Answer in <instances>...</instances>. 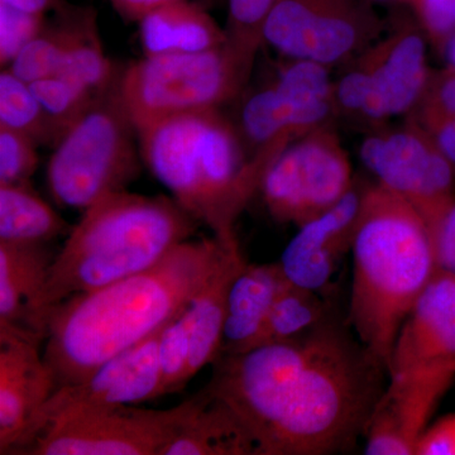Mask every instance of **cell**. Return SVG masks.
Here are the masks:
<instances>
[{
    "instance_id": "6da1fadb",
    "label": "cell",
    "mask_w": 455,
    "mask_h": 455,
    "mask_svg": "<svg viewBox=\"0 0 455 455\" xmlns=\"http://www.w3.org/2000/svg\"><path fill=\"white\" fill-rule=\"evenodd\" d=\"M206 390L250 433L257 455H329L363 438L387 368L331 314L283 343L220 355Z\"/></svg>"
},
{
    "instance_id": "7a4b0ae2",
    "label": "cell",
    "mask_w": 455,
    "mask_h": 455,
    "mask_svg": "<svg viewBox=\"0 0 455 455\" xmlns=\"http://www.w3.org/2000/svg\"><path fill=\"white\" fill-rule=\"evenodd\" d=\"M228 245L214 235L188 239L140 274L56 305L44 355L56 388L84 381L180 315L218 267Z\"/></svg>"
},
{
    "instance_id": "3957f363",
    "label": "cell",
    "mask_w": 455,
    "mask_h": 455,
    "mask_svg": "<svg viewBox=\"0 0 455 455\" xmlns=\"http://www.w3.org/2000/svg\"><path fill=\"white\" fill-rule=\"evenodd\" d=\"M350 253L347 323L388 372L398 331L439 269L433 235L405 200L368 185Z\"/></svg>"
},
{
    "instance_id": "277c9868",
    "label": "cell",
    "mask_w": 455,
    "mask_h": 455,
    "mask_svg": "<svg viewBox=\"0 0 455 455\" xmlns=\"http://www.w3.org/2000/svg\"><path fill=\"white\" fill-rule=\"evenodd\" d=\"M137 133L143 164L173 199L221 243H236V220L269 164L250 155L235 123L212 109L164 119Z\"/></svg>"
},
{
    "instance_id": "5b68a950",
    "label": "cell",
    "mask_w": 455,
    "mask_h": 455,
    "mask_svg": "<svg viewBox=\"0 0 455 455\" xmlns=\"http://www.w3.org/2000/svg\"><path fill=\"white\" fill-rule=\"evenodd\" d=\"M196 221L173 197L122 190L92 204L51 265L40 307L46 334L56 305L152 267L190 239Z\"/></svg>"
},
{
    "instance_id": "8992f818",
    "label": "cell",
    "mask_w": 455,
    "mask_h": 455,
    "mask_svg": "<svg viewBox=\"0 0 455 455\" xmlns=\"http://www.w3.org/2000/svg\"><path fill=\"white\" fill-rule=\"evenodd\" d=\"M122 68L52 147L47 184L53 199L68 208L85 211L139 178L143 160L136 125L122 98Z\"/></svg>"
},
{
    "instance_id": "52a82bcc",
    "label": "cell",
    "mask_w": 455,
    "mask_h": 455,
    "mask_svg": "<svg viewBox=\"0 0 455 455\" xmlns=\"http://www.w3.org/2000/svg\"><path fill=\"white\" fill-rule=\"evenodd\" d=\"M253 68L228 47L145 56L121 74L124 106L137 131L184 114L220 109L247 89Z\"/></svg>"
},
{
    "instance_id": "ba28073f",
    "label": "cell",
    "mask_w": 455,
    "mask_h": 455,
    "mask_svg": "<svg viewBox=\"0 0 455 455\" xmlns=\"http://www.w3.org/2000/svg\"><path fill=\"white\" fill-rule=\"evenodd\" d=\"M132 405L66 407L33 425L13 454L161 455L185 414Z\"/></svg>"
},
{
    "instance_id": "9c48e42d",
    "label": "cell",
    "mask_w": 455,
    "mask_h": 455,
    "mask_svg": "<svg viewBox=\"0 0 455 455\" xmlns=\"http://www.w3.org/2000/svg\"><path fill=\"white\" fill-rule=\"evenodd\" d=\"M421 29L397 27L353 59L334 82L335 112L372 124L411 114L431 74Z\"/></svg>"
},
{
    "instance_id": "30bf717a",
    "label": "cell",
    "mask_w": 455,
    "mask_h": 455,
    "mask_svg": "<svg viewBox=\"0 0 455 455\" xmlns=\"http://www.w3.org/2000/svg\"><path fill=\"white\" fill-rule=\"evenodd\" d=\"M355 181L348 152L326 124L284 147L259 191L275 220L299 228L333 208Z\"/></svg>"
},
{
    "instance_id": "8fae6325",
    "label": "cell",
    "mask_w": 455,
    "mask_h": 455,
    "mask_svg": "<svg viewBox=\"0 0 455 455\" xmlns=\"http://www.w3.org/2000/svg\"><path fill=\"white\" fill-rule=\"evenodd\" d=\"M382 32L370 0H276L263 38L286 59L331 68L363 52Z\"/></svg>"
},
{
    "instance_id": "7c38bea8",
    "label": "cell",
    "mask_w": 455,
    "mask_h": 455,
    "mask_svg": "<svg viewBox=\"0 0 455 455\" xmlns=\"http://www.w3.org/2000/svg\"><path fill=\"white\" fill-rule=\"evenodd\" d=\"M359 157L377 185L421 215L434 238L455 205V172L427 132L412 121L374 132L362 142Z\"/></svg>"
},
{
    "instance_id": "4fadbf2b",
    "label": "cell",
    "mask_w": 455,
    "mask_h": 455,
    "mask_svg": "<svg viewBox=\"0 0 455 455\" xmlns=\"http://www.w3.org/2000/svg\"><path fill=\"white\" fill-rule=\"evenodd\" d=\"M388 379L427 386L444 397L455 379V276L438 269L398 331Z\"/></svg>"
},
{
    "instance_id": "5bb4252c",
    "label": "cell",
    "mask_w": 455,
    "mask_h": 455,
    "mask_svg": "<svg viewBox=\"0 0 455 455\" xmlns=\"http://www.w3.org/2000/svg\"><path fill=\"white\" fill-rule=\"evenodd\" d=\"M44 338L18 326L0 325V454H13L32 421L56 390L41 355Z\"/></svg>"
},
{
    "instance_id": "9a60e30c",
    "label": "cell",
    "mask_w": 455,
    "mask_h": 455,
    "mask_svg": "<svg viewBox=\"0 0 455 455\" xmlns=\"http://www.w3.org/2000/svg\"><path fill=\"white\" fill-rule=\"evenodd\" d=\"M163 329L110 359L84 381L56 388L29 429L42 419L66 407L136 405L164 396L163 374L158 362V343Z\"/></svg>"
},
{
    "instance_id": "2e32d148",
    "label": "cell",
    "mask_w": 455,
    "mask_h": 455,
    "mask_svg": "<svg viewBox=\"0 0 455 455\" xmlns=\"http://www.w3.org/2000/svg\"><path fill=\"white\" fill-rule=\"evenodd\" d=\"M367 188L355 181L333 208L299 227L280 260L287 280L320 293L331 284L341 260L352 252Z\"/></svg>"
},
{
    "instance_id": "e0dca14e",
    "label": "cell",
    "mask_w": 455,
    "mask_h": 455,
    "mask_svg": "<svg viewBox=\"0 0 455 455\" xmlns=\"http://www.w3.org/2000/svg\"><path fill=\"white\" fill-rule=\"evenodd\" d=\"M442 398L419 383L388 379L364 431V454L415 455Z\"/></svg>"
},
{
    "instance_id": "ac0fdd59",
    "label": "cell",
    "mask_w": 455,
    "mask_h": 455,
    "mask_svg": "<svg viewBox=\"0 0 455 455\" xmlns=\"http://www.w3.org/2000/svg\"><path fill=\"white\" fill-rule=\"evenodd\" d=\"M53 259L46 243L0 241V325L27 329L46 339L40 307Z\"/></svg>"
},
{
    "instance_id": "d6986e66",
    "label": "cell",
    "mask_w": 455,
    "mask_h": 455,
    "mask_svg": "<svg viewBox=\"0 0 455 455\" xmlns=\"http://www.w3.org/2000/svg\"><path fill=\"white\" fill-rule=\"evenodd\" d=\"M185 405L178 430L161 455H257L250 433L220 398L204 388Z\"/></svg>"
},
{
    "instance_id": "ffe728a7",
    "label": "cell",
    "mask_w": 455,
    "mask_h": 455,
    "mask_svg": "<svg viewBox=\"0 0 455 455\" xmlns=\"http://www.w3.org/2000/svg\"><path fill=\"white\" fill-rule=\"evenodd\" d=\"M280 262L245 265L228 296L226 326L220 355L256 348L269 310L286 283Z\"/></svg>"
},
{
    "instance_id": "44dd1931",
    "label": "cell",
    "mask_w": 455,
    "mask_h": 455,
    "mask_svg": "<svg viewBox=\"0 0 455 455\" xmlns=\"http://www.w3.org/2000/svg\"><path fill=\"white\" fill-rule=\"evenodd\" d=\"M139 25L145 56L204 52L227 42L224 27L193 0H179L156 9Z\"/></svg>"
},
{
    "instance_id": "7402d4cb",
    "label": "cell",
    "mask_w": 455,
    "mask_h": 455,
    "mask_svg": "<svg viewBox=\"0 0 455 455\" xmlns=\"http://www.w3.org/2000/svg\"><path fill=\"white\" fill-rule=\"evenodd\" d=\"M247 260L239 243L228 245L220 265L188 305L191 316L190 376L193 379L220 355L226 326L228 296Z\"/></svg>"
},
{
    "instance_id": "603a6c76",
    "label": "cell",
    "mask_w": 455,
    "mask_h": 455,
    "mask_svg": "<svg viewBox=\"0 0 455 455\" xmlns=\"http://www.w3.org/2000/svg\"><path fill=\"white\" fill-rule=\"evenodd\" d=\"M329 70L309 60L289 59L274 79L299 137L328 124L335 113L334 82Z\"/></svg>"
},
{
    "instance_id": "cb8c5ba5",
    "label": "cell",
    "mask_w": 455,
    "mask_h": 455,
    "mask_svg": "<svg viewBox=\"0 0 455 455\" xmlns=\"http://www.w3.org/2000/svg\"><path fill=\"white\" fill-rule=\"evenodd\" d=\"M94 9L62 3L41 32L20 51L8 68L27 83L40 82L59 73L84 23Z\"/></svg>"
},
{
    "instance_id": "d4e9b609",
    "label": "cell",
    "mask_w": 455,
    "mask_h": 455,
    "mask_svg": "<svg viewBox=\"0 0 455 455\" xmlns=\"http://www.w3.org/2000/svg\"><path fill=\"white\" fill-rule=\"evenodd\" d=\"M71 229L29 182L0 184V241L47 243Z\"/></svg>"
},
{
    "instance_id": "484cf974",
    "label": "cell",
    "mask_w": 455,
    "mask_h": 455,
    "mask_svg": "<svg viewBox=\"0 0 455 455\" xmlns=\"http://www.w3.org/2000/svg\"><path fill=\"white\" fill-rule=\"evenodd\" d=\"M0 127L28 137L38 147L55 146L62 134L31 84L8 68L0 73Z\"/></svg>"
},
{
    "instance_id": "4316f807",
    "label": "cell",
    "mask_w": 455,
    "mask_h": 455,
    "mask_svg": "<svg viewBox=\"0 0 455 455\" xmlns=\"http://www.w3.org/2000/svg\"><path fill=\"white\" fill-rule=\"evenodd\" d=\"M320 292L286 280L269 310L256 348L300 337L331 315Z\"/></svg>"
},
{
    "instance_id": "83f0119b",
    "label": "cell",
    "mask_w": 455,
    "mask_h": 455,
    "mask_svg": "<svg viewBox=\"0 0 455 455\" xmlns=\"http://www.w3.org/2000/svg\"><path fill=\"white\" fill-rule=\"evenodd\" d=\"M276 0H228V47L245 65L254 68L257 53L265 44L263 31Z\"/></svg>"
},
{
    "instance_id": "f1b7e54d",
    "label": "cell",
    "mask_w": 455,
    "mask_h": 455,
    "mask_svg": "<svg viewBox=\"0 0 455 455\" xmlns=\"http://www.w3.org/2000/svg\"><path fill=\"white\" fill-rule=\"evenodd\" d=\"M191 316L188 307L167 323L158 343V362L164 395L184 388L190 381Z\"/></svg>"
},
{
    "instance_id": "f546056e",
    "label": "cell",
    "mask_w": 455,
    "mask_h": 455,
    "mask_svg": "<svg viewBox=\"0 0 455 455\" xmlns=\"http://www.w3.org/2000/svg\"><path fill=\"white\" fill-rule=\"evenodd\" d=\"M31 86L47 112L61 128L62 133L85 110L98 92H89L56 75L31 83Z\"/></svg>"
},
{
    "instance_id": "4dcf8cb0",
    "label": "cell",
    "mask_w": 455,
    "mask_h": 455,
    "mask_svg": "<svg viewBox=\"0 0 455 455\" xmlns=\"http://www.w3.org/2000/svg\"><path fill=\"white\" fill-rule=\"evenodd\" d=\"M46 20L44 14L29 13L0 2V64L3 68H8L41 32Z\"/></svg>"
},
{
    "instance_id": "1f68e13d",
    "label": "cell",
    "mask_w": 455,
    "mask_h": 455,
    "mask_svg": "<svg viewBox=\"0 0 455 455\" xmlns=\"http://www.w3.org/2000/svg\"><path fill=\"white\" fill-rule=\"evenodd\" d=\"M37 148L28 137L0 127V184L29 182L40 163Z\"/></svg>"
},
{
    "instance_id": "d6a6232c",
    "label": "cell",
    "mask_w": 455,
    "mask_h": 455,
    "mask_svg": "<svg viewBox=\"0 0 455 455\" xmlns=\"http://www.w3.org/2000/svg\"><path fill=\"white\" fill-rule=\"evenodd\" d=\"M455 118V70L443 68L431 70L429 82L410 121L419 125Z\"/></svg>"
},
{
    "instance_id": "836d02e7",
    "label": "cell",
    "mask_w": 455,
    "mask_h": 455,
    "mask_svg": "<svg viewBox=\"0 0 455 455\" xmlns=\"http://www.w3.org/2000/svg\"><path fill=\"white\" fill-rule=\"evenodd\" d=\"M409 3L427 42L440 51L455 33V0H403Z\"/></svg>"
},
{
    "instance_id": "e575fe53",
    "label": "cell",
    "mask_w": 455,
    "mask_h": 455,
    "mask_svg": "<svg viewBox=\"0 0 455 455\" xmlns=\"http://www.w3.org/2000/svg\"><path fill=\"white\" fill-rule=\"evenodd\" d=\"M415 455H455V412L427 425L416 445Z\"/></svg>"
},
{
    "instance_id": "d590c367",
    "label": "cell",
    "mask_w": 455,
    "mask_h": 455,
    "mask_svg": "<svg viewBox=\"0 0 455 455\" xmlns=\"http://www.w3.org/2000/svg\"><path fill=\"white\" fill-rule=\"evenodd\" d=\"M434 243L438 268L455 276V205L436 230Z\"/></svg>"
},
{
    "instance_id": "8d00e7d4",
    "label": "cell",
    "mask_w": 455,
    "mask_h": 455,
    "mask_svg": "<svg viewBox=\"0 0 455 455\" xmlns=\"http://www.w3.org/2000/svg\"><path fill=\"white\" fill-rule=\"evenodd\" d=\"M420 127L427 132L455 172V118L430 123Z\"/></svg>"
},
{
    "instance_id": "74e56055",
    "label": "cell",
    "mask_w": 455,
    "mask_h": 455,
    "mask_svg": "<svg viewBox=\"0 0 455 455\" xmlns=\"http://www.w3.org/2000/svg\"><path fill=\"white\" fill-rule=\"evenodd\" d=\"M113 8L124 20L140 23L156 9L163 8L179 0H109Z\"/></svg>"
},
{
    "instance_id": "f35d334b",
    "label": "cell",
    "mask_w": 455,
    "mask_h": 455,
    "mask_svg": "<svg viewBox=\"0 0 455 455\" xmlns=\"http://www.w3.org/2000/svg\"><path fill=\"white\" fill-rule=\"evenodd\" d=\"M0 2L7 3L22 11L29 12V13L47 14L55 11L64 3V0H0Z\"/></svg>"
},
{
    "instance_id": "ab89813d",
    "label": "cell",
    "mask_w": 455,
    "mask_h": 455,
    "mask_svg": "<svg viewBox=\"0 0 455 455\" xmlns=\"http://www.w3.org/2000/svg\"><path fill=\"white\" fill-rule=\"evenodd\" d=\"M439 52L442 53L443 59H444L445 68L455 70V33L445 42L444 46Z\"/></svg>"
},
{
    "instance_id": "60d3db41",
    "label": "cell",
    "mask_w": 455,
    "mask_h": 455,
    "mask_svg": "<svg viewBox=\"0 0 455 455\" xmlns=\"http://www.w3.org/2000/svg\"><path fill=\"white\" fill-rule=\"evenodd\" d=\"M370 2H379V3H385V2H391V0H370Z\"/></svg>"
}]
</instances>
